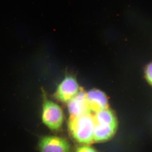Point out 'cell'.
<instances>
[{
    "label": "cell",
    "mask_w": 152,
    "mask_h": 152,
    "mask_svg": "<svg viewBox=\"0 0 152 152\" xmlns=\"http://www.w3.org/2000/svg\"><path fill=\"white\" fill-rule=\"evenodd\" d=\"M118 126L94 123V142H102L108 140L115 135Z\"/></svg>",
    "instance_id": "52a82bcc"
},
{
    "label": "cell",
    "mask_w": 152,
    "mask_h": 152,
    "mask_svg": "<svg viewBox=\"0 0 152 152\" xmlns=\"http://www.w3.org/2000/svg\"><path fill=\"white\" fill-rule=\"evenodd\" d=\"M39 152H72L70 145L65 139L57 136L43 137L38 143Z\"/></svg>",
    "instance_id": "3957f363"
},
{
    "label": "cell",
    "mask_w": 152,
    "mask_h": 152,
    "mask_svg": "<svg viewBox=\"0 0 152 152\" xmlns=\"http://www.w3.org/2000/svg\"><path fill=\"white\" fill-rule=\"evenodd\" d=\"M94 121L91 113L77 117L70 116L68 129L73 138L82 145H90L94 142Z\"/></svg>",
    "instance_id": "6da1fadb"
},
{
    "label": "cell",
    "mask_w": 152,
    "mask_h": 152,
    "mask_svg": "<svg viewBox=\"0 0 152 152\" xmlns=\"http://www.w3.org/2000/svg\"><path fill=\"white\" fill-rule=\"evenodd\" d=\"M78 84L75 78L69 76L60 84L54 94L55 99L64 103H68L80 91Z\"/></svg>",
    "instance_id": "277c9868"
},
{
    "label": "cell",
    "mask_w": 152,
    "mask_h": 152,
    "mask_svg": "<svg viewBox=\"0 0 152 152\" xmlns=\"http://www.w3.org/2000/svg\"><path fill=\"white\" fill-rule=\"evenodd\" d=\"M145 75L147 81L152 86V62L148 64L146 66Z\"/></svg>",
    "instance_id": "9c48e42d"
},
{
    "label": "cell",
    "mask_w": 152,
    "mask_h": 152,
    "mask_svg": "<svg viewBox=\"0 0 152 152\" xmlns=\"http://www.w3.org/2000/svg\"><path fill=\"white\" fill-rule=\"evenodd\" d=\"M86 93L80 88L79 92L68 102V108L71 117H77L91 113Z\"/></svg>",
    "instance_id": "5b68a950"
},
{
    "label": "cell",
    "mask_w": 152,
    "mask_h": 152,
    "mask_svg": "<svg viewBox=\"0 0 152 152\" xmlns=\"http://www.w3.org/2000/svg\"><path fill=\"white\" fill-rule=\"evenodd\" d=\"M42 120L45 125L53 131L59 129L64 121V114L59 106L46 99L44 94Z\"/></svg>",
    "instance_id": "7a4b0ae2"
},
{
    "label": "cell",
    "mask_w": 152,
    "mask_h": 152,
    "mask_svg": "<svg viewBox=\"0 0 152 152\" xmlns=\"http://www.w3.org/2000/svg\"><path fill=\"white\" fill-rule=\"evenodd\" d=\"M75 152H97L96 150L89 145H82L78 147Z\"/></svg>",
    "instance_id": "30bf717a"
},
{
    "label": "cell",
    "mask_w": 152,
    "mask_h": 152,
    "mask_svg": "<svg viewBox=\"0 0 152 152\" xmlns=\"http://www.w3.org/2000/svg\"><path fill=\"white\" fill-rule=\"evenodd\" d=\"M88 105L91 112L96 113L108 108L107 98L104 92L97 89H93L86 93Z\"/></svg>",
    "instance_id": "8992f818"
},
{
    "label": "cell",
    "mask_w": 152,
    "mask_h": 152,
    "mask_svg": "<svg viewBox=\"0 0 152 152\" xmlns=\"http://www.w3.org/2000/svg\"><path fill=\"white\" fill-rule=\"evenodd\" d=\"M93 116L95 123L118 126V121L115 116L108 108L95 113Z\"/></svg>",
    "instance_id": "ba28073f"
}]
</instances>
